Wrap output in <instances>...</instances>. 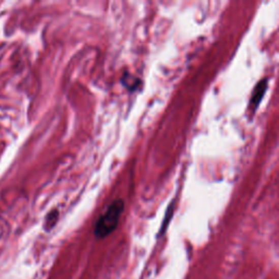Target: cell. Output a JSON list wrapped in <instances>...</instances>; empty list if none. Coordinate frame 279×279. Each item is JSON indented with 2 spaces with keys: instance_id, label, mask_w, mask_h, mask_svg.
I'll return each instance as SVG.
<instances>
[{
  "instance_id": "6da1fadb",
  "label": "cell",
  "mask_w": 279,
  "mask_h": 279,
  "mask_svg": "<svg viewBox=\"0 0 279 279\" xmlns=\"http://www.w3.org/2000/svg\"><path fill=\"white\" fill-rule=\"evenodd\" d=\"M125 209V202L116 200L111 203L105 213L100 216L95 224L94 235L97 239H104L115 231Z\"/></svg>"
},
{
  "instance_id": "3957f363",
  "label": "cell",
  "mask_w": 279,
  "mask_h": 279,
  "mask_svg": "<svg viewBox=\"0 0 279 279\" xmlns=\"http://www.w3.org/2000/svg\"><path fill=\"white\" fill-rule=\"evenodd\" d=\"M125 86L127 88H130V89H135L137 88V84H135V83L137 82H140L137 78H134V77H131V75L129 73H126L125 74V77L122 78V82H125Z\"/></svg>"
},
{
  "instance_id": "7a4b0ae2",
  "label": "cell",
  "mask_w": 279,
  "mask_h": 279,
  "mask_svg": "<svg viewBox=\"0 0 279 279\" xmlns=\"http://www.w3.org/2000/svg\"><path fill=\"white\" fill-rule=\"evenodd\" d=\"M267 83L268 81L266 79L262 80L261 82H259V84L255 86L253 93H252V97H251V102L250 105L252 107H258L260 102L262 101L264 94H265L266 89H267Z\"/></svg>"
}]
</instances>
